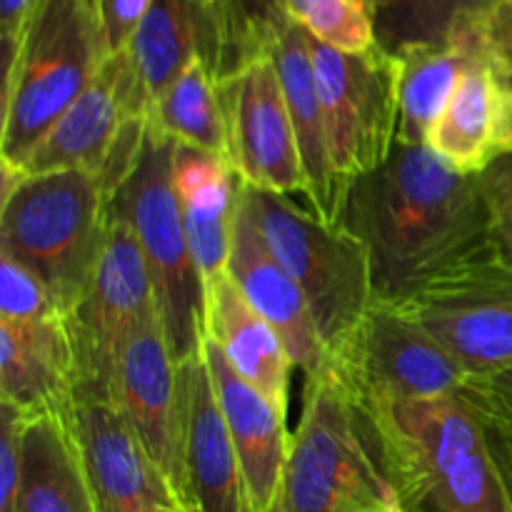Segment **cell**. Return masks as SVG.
<instances>
[{
	"mask_svg": "<svg viewBox=\"0 0 512 512\" xmlns=\"http://www.w3.org/2000/svg\"><path fill=\"white\" fill-rule=\"evenodd\" d=\"M338 225L368 250L380 303L498 258L478 175L453 170L430 145L395 143L380 168L350 185Z\"/></svg>",
	"mask_w": 512,
	"mask_h": 512,
	"instance_id": "obj_1",
	"label": "cell"
},
{
	"mask_svg": "<svg viewBox=\"0 0 512 512\" xmlns=\"http://www.w3.org/2000/svg\"><path fill=\"white\" fill-rule=\"evenodd\" d=\"M408 512H512L483 413L465 395L358 410Z\"/></svg>",
	"mask_w": 512,
	"mask_h": 512,
	"instance_id": "obj_2",
	"label": "cell"
},
{
	"mask_svg": "<svg viewBox=\"0 0 512 512\" xmlns=\"http://www.w3.org/2000/svg\"><path fill=\"white\" fill-rule=\"evenodd\" d=\"M108 58L93 0H40L3 68L0 163L23 170Z\"/></svg>",
	"mask_w": 512,
	"mask_h": 512,
	"instance_id": "obj_3",
	"label": "cell"
},
{
	"mask_svg": "<svg viewBox=\"0 0 512 512\" xmlns=\"http://www.w3.org/2000/svg\"><path fill=\"white\" fill-rule=\"evenodd\" d=\"M0 253L28 268L68 318L85 298L108 235V198L85 170L25 175L0 195Z\"/></svg>",
	"mask_w": 512,
	"mask_h": 512,
	"instance_id": "obj_4",
	"label": "cell"
},
{
	"mask_svg": "<svg viewBox=\"0 0 512 512\" xmlns=\"http://www.w3.org/2000/svg\"><path fill=\"white\" fill-rule=\"evenodd\" d=\"M173 158L175 143L148 120L138 163L108 200V210L128 220L143 248L170 353L183 365L198 358L203 348L205 285L175 195Z\"/></svg>",
	"mask_w": 512,
	"mask_h": 512,
	"instance_id": "obj_5",
	"label": "cell"
},
{
	"mask_svg": "<svg viewBox=\"0 0 512 512\" xmlns=\"http://www.w3.org/2000/svg\"><path fill=\"white\" fill-rule=\"evenodd\" d=\"M393 490L343 385L328 368L305 378L303 415L290 435L275 512L380 508Z\"/></svg>",
	"mask_w": 512,
	"mask_h": 512,
	"instance_id": "obj_6",
	"label": "cell"
},
{
	"mask_svg": "<svg viewBox=\"0 0 512 512\" xmlns=\"http://www.w3.org/2000/svg\"><path fill=\"white\" fill-rule=\"evenodd\" d=\"M240 203L303 290L328 355L375 303L368 250L343 225H328L288 195L240 183Z\"/></svg>",
	"mask_w": 512,
	"mask_h": 512,
	"instance_id": "obj_7",
	"label": "cell"
},
{
	"mask_svg": "<svg viewBox=\"0 0 512 512\" xmlns=\"http://www.w3.org/2000/svg\"><path fill=\"white\" fill-rule=\"evenodd\" d=\"M328 370L358 410L390 400L465 395L470 385V375L423 325L380 300L330 353Z\"/></svg>",
	"mask_w": 512,
	"mask_h": 512,
	"instance_id": "obj_8",
	"label": "cell"
},
{
	"mask_svg": "<svg viewBox=\"0 0 512 512\" xmlns=\"http://www.w3.org/2000/svg\"><path fill=\"white\" fill-rule=\"evenodd\" d=\"M153 310L158 305L143 248L128 220L110 213L108 235L88 293L68 315L78 365V403L115 405L120 358Z\"/></svg>",
	"mask_w": 512,
	"mask_h": 512,
	"instance_id": "obj_9",
	"label": "cell"
},
{
	"mask_svg": "<svg viewBox=\"0 0 512 512\" xmlns=\"http://www.w3.org/2000/svg\"><path fill=\"white\" fill-rule=\"evenodd\" d=\"M330 163L340 195L388 160L398 143V68L383 48L343 53L310 38Z\"/></svg>",
	"mask_w": 512,
	"mask_h": 512,
	"instance_id": "obj_10",
	"label": "cell"
},
{
	"mask_svg": "<svg viewBox=\"0 0 512 512\" xmlns=\"http://www.w3.org/2000/svg\"><path fill=\"white\" fill-rule=\"evenodd\" d=\"M395 305L423 325L470 380L512 368V268L500 258L448 275Z\"/></svg>",
	"mask_w": 512,
	"mask_h": 512,
	"instance_id": "obj_11",
	"label": "cell"
},
{
	"mask_svg": "<svg viewBox=\"0 0 512 512\" xmlns=\"http://www.w3.org/2000/svg\"><path fill=\"white\" fill-rule=\"evenodd\" d=\"M218 98L225 120V158L238 178L268 193L300 195L310 208L308 178L273 58L220 80Z\"/></svg>",
	"mask_w": 512,
	"mask_h": 512,
	"instance_id": "obj_12",
	"label": "cell"
},
{
	"mask_svg": "<svg viewBox=\"0 0 512 512\" xmlns=\"http://www.w3.org/2000/svg\"><path fill=\"white\" fill-rule=\"evenodd\" d=\"M115 408L128 420L180 508L188 512L178 363L170 353L158 310L135 330L120 358Z\"/></svg>",
	"mask_w": 512,
	"mask_h": 512,
	"instance_id": "obj_13",
	"label": "cell"
},
{
	"mask_svg": "<svg viewBox=\"0 0 512 512\" xmlns=\"http://www.w3.org/2000/svg\"><path fill=\"white\" fill-rule=\"evenodd\" d=\"M150 113V98L128 50L110 55L85 93L65 110L25 163V175L85 170L98 178L130 118Z\"/></svg>",
	"mask_w": 512,
	"mask_h": 512,
	"instance_id": "obj_14",
	"label": "cell"
},
{
	"mask_svg": "<svg viewBox=\"0 0 512 512\" xmlns=\"http://www.w3.org/2000/svg\"><path fill=\"white\" fill-rule=\"evenodd\" d=\"M428 145L463 175H480L512 153V70L490 48L458 80Z\"/></svg>",
	"mask_w": 512,
	"mask_h": 512,
	"instance_id": "obj_15",
	"label": "cell"
},
{
	"mask_svg": "<svg viewBox=\"0 0 512 512\" xmlns=\"http://www.w3.org/2000/svg\"><path fill=\"white\" fill-rule=\"evenodd\" d=\"M188 512H253L238 450L203 355L178 365Z\"/></svg>",
	"mask_w": 512,
	"mask_h": 512,
	"instance_id": "obj_16",
	"label": "cell"
},
{
	"mask_svg": "<svg viewBox=\"0 0 512 512\" xmlns=\"http://www.w3.org/2000/svg\"><path fill=\"white\" fill-rule=\"evenodd\" d=\"M228 275L250 305L268 320L288 348L295 368L305 378L323 373L330 363L328 348L315 325L313 310L293 275L278 263L273 250L260 235L248 208L240 203L235 210L233 245H230Z\"/></svg>",
	"mask_w": 512,
	"mask_h": 512,
	"instance_id": "obj_17",
	"label": "cell"
},
{
	"mask_svg": "<svg viewBox=\"0 0 512 512\" xmlns=\"http://www.w3.org/2000/svg\"><path fill=\"white\" fill-rule=\"evenodd\" d=\"M75 345L65 315L38 320L0 318V403L20 413L65 415L78 400Z\"/></svg>",
	"mask_w": 512,
	"mask_h": 512,
	"instance_id": "obj_18",
	"label": "cell"
},
{
	"mask_svg": "<svg viewBox=\"0 0 512 512\" xmlns=\"http://www.w3.org/2000/svg\"><path fill=\"white\" fill-rule=\"evenodd\" d=\"M75 428L100 512H160L180 508L173 490L115 405L78 403ZM183 510V508H180Z\"/></svg>",
	"mask_w": 512,
	"mask_h": 512,
	"instance_id": "obj_19",
	"label": "cell"
},
{
	"mask_svg": "<svg viewBox=\"0 0 512 512\" xmlns=\"http://www.w3.org/2000/svg\"><path fill=\"white\" fill-rule=\"evenodd\" d=\"M200 355L208 365L220 410L238 450L253 512H275L290 448L285 413L240 378L210 338H203Z\"/></svg>",
	"mask_w": 512,
	"mask_h": 512,
	"instance_id": "obj_20",
	"label": "cell"
},
{
	"mask_svg": "<svg viewBox=\"0 0 512 512\" xmlns=\"http://www.w3.org/2000/svg\"><path fill=\"white\" fill-rule=\"evenodd\" d=\"M18 512H100L75 428V410L23 415Z\"/></svg>",
	"mask_w": 512,
	"mask_h": 512,
	"instance_id": "obj_21",
	"label": "cell"
},
{
	"mask_svg": "<svg viewBox=\"0 0 512 512\" xmlns=\"http://www.w3.org/2000/svg\"><path fill=\"white\" fill-rule=\"evenodd\" d=\"M240 183L228 158L175 143V195L205 288L228 273Z\"/></svg>",
	"mask_w": 512,
	"mask_h": 512,
	"instance_id": "obj_22",
	"label": "cell"
},
{
	"mask_svg": "<svg viewBox=\"0 0 512 512\" xmlns=\"http://www.w3.org/2000/svg\"><path fill=\"white\" fill-rule=\"evenodd\" d=\"M205 338L218 345L240 378L288 415L295 363L273 325L245 300L228 273L205 288Z\"/></svg>",
	"mask_w": 512,
	"mask_h": 512,
	"instance_id": "obj_23",
	"label": "cell"
},
{
	"mask_svg": "<svg viewBox=\"0 0 512 512\" xmlns=\"http://www.w3.org/2000/svg\"><path fill=\"white\" fill-rule=\"evenodd\" d=\"M485 10L463 20L448 43L415 45L393 55L398 68V143L428 145L430 128L448 105L458 80L475 55L490 48L485 38Z\"/></svg>",
	"mask_w": 512,
	"mask_h": 512,
	"instance_id": "obj_24",
	"label": "cell"
},
{
	"mask_svg": "<svg viewBox=\"0 0 512 512\" xmlns=\"http://www.w3.org/2000/svg\"><path fill=\"white\" fill-rule=\"evenodd\" d=\"M270 58H273L285 100H288L300 160L308 178L310 210L323 223L338 225L343 195H340L333 163H330L323 105H320L313 53H310V35L300 25L290 23Z\"/></svg>",
	"mask_w": 512,
	"mask_h": 512,
	"instance_id": "obj_25",
	"label": "cell"
},
{
	"mask_svg": "<svg viewBox=\"0 0 512 512\" xmlns=\"http://www.w3.org/2000/svg\"><path fill=\"white\" fill-rule=\"evenodd\" d=\"M200 58L215 83L273 55L293 23L285 0H193Z\"/></svg>",
	"mask_w": 512,
	"mask_h": 512,
	"instance_id": "obj_26",
	"label": "cell"
},
{
	"mask_svg": "<svg viewBox=\"0 0 512 512\" xmlns=\"http://www.w3.org/2000/svg\"><path fill=\"white\" fill-rule=\"evenodd\" d=\"M150 105L200 55L193 0H153L128 45Z\"/></svg>",
	"mask_w": 512,
	"mask_h": 512,
	"instance_id": "obj_27",
	"label": "cell"
},
{
	"mask_svg": "<svg viewBox=\"0 0 512 512\" xmlns=\"http://www.w3.org/2000/svg\"><path fill=\"white\" fill-rule=\"evenodd\" d=\"M150 125L178 145L225 158V120L218 83L203 58H193L183 73L150 105Z\"/></svg>",
	"mask_w": 512,
	"mask_h": 512,
	"instance_id": "obj_28",
	"label": "cell"
},
{
	"mask_svg": "<svg viewBox=\"0 0 512 512\" xmlns=\"http://www.w3.org/2000/svg\"><path fill=\"white\" fill-rule=\"evenodd\" d=\"M375 33L385 53L415 45L448 43L463 20L483 13L493 0H373Z\"/></svg>",
	"mask_w": 512,
	"mask_h": 512,
	"instance_id": "obj_29",
	"label": "cell"
},
{
	"mask_svg": "<svg viewBox=\"0 0 512 512\" xmlns=\"http://www.w3.org/2000/svg\"><path fill=\"white\" fill-rule=\"evenodd\" d=\"M290 20L310 38L343 53L378 48L373 0H285Z\"/></svg>",
	"mask_w": 512,
	"mask_h": 512,
	"instance_id": "obj_30",
	"label": "cell"
},
{
	"mask_svg": "<svg viewBox=\"0 0 512 512\" xmlns=\"http://www.w3.org/2000/svg\"><path fill=\"white\" fill-rule=\"evenodd\" d=\"M63 315L50 290L28 268L0 253V318L38 320Z\"/></svg>",
	"mask_w": 512,
	"mask_h": 512,
	"instance_id": "obj_31",
	"label": "cell"
},
{
	"mask_svg": "<svg viewBox=\"0 0 512 512\" xmlns=\"http://www.w3.org/2000/svg\"><path fill=\"white\" fill-rule=\"evenodd\" d=\"M498 258L512 268V153L478 175Z\"/></svg>",
	"mask_w": 512,
	"mask_h": 512,
	"instance_id": "obj_32",
	"label": "cell"
},
{
	"mask_svg": "<svg viewBox=\"0 0 512 512\" xmlns=\"http://www.w3.org/2000/svg\"><path fill=\"white\" fill-rule=\"evenodd\" d=\"M0 405V512H18L23 413L8 403Z\"/></svg>",
	"mask_w": 512,
	"mask_h": 512,
	"instance_id": "obj_33",
	"label": "cell"
},
{
	"mask_svg": "<svg viewBox=\"0 0 512 512\" xmlns=\"http://www.w3.org/2000/svg\"><path fill=\"white\" fill-rule=\"evenodd\" d=\"M108 55L128 50L153 0H93Z\"/></svg>",
	"mask_w": 512,
	"mask_h": 512,
	"instance_id": "obj_34",
	"label": "cell"
},
{
	"mask_svg": "<svg viewBox=\"0 0 512 512\" xmlns=\"http://www.w3.org/2000/svg\"><path fill=\"white\" fill-rule=\"evenodd\" d=\"M465 398L490 420L512 425V368L470 380Z\"/></svg>",
	"mask_w": 512,
	"mask_h": 512,
	"instance_id": "obj_35",
	"label": "cell"
},
{
	"mask_svg": "<svg viewBox=\"0 0 512 512\" xmlns=\"http://www.w3.org/2000/svg\"><path fill=\"white\" fill-rule=\"evenodd\" d=\"M38 3L40 0H0V58H3V68L13 63Z\"/></svg>",
	"mask_w": 512,
	"mask_h": 512,
	"instance_id": "obj_36",
	"label": "cell"
},
{
	"mask_svg": "<svg viewBox=\"0 0 512 512\" xmlns=\"http://www.w3.org/2000/svg\"><path fill=\"white\" fill-rule=\"evenodd\" d=\"M485 38L495 58L512 70V0H493L485 10Z\"/></svg>",
	"mask_w": 512,
	"mask_h": 512,
	"instance_id": "obj_37",
	"label": "cell"
},
{
	"mask_svg": "<svg viewBox=\"0 0 512 512\" xmlns=\"http://www.w3.org/2000/svg\"><path fill=\"white\" fill-rule=\"evenodd\" d=\"M485 425H488L490 450H493V458L498 463L500 475H503V483L508 488V498L512 505V428L508 423H500V420L490 418H485Z\"/></svg>",
	"mask_w": 512,
	"mask_h": 512,
	"instance_id": "obj_38",
	"label": "cell"
},
{
	"mask_svg": "<svg viewBox=\"0 0 512 512\" xmlns=\"http://www.w3.org/2000/svg\"><path fill=\"white\" fill-rule=\"evenodd\" d=\"M353 512H380V508H360V510H353Z\"/></svg>",
	"mask_w": 512,
	"mask_h": 512,
	"instance_id": "obj_39",
	"label": "cell"
},
{
	"mask_svg": "<svg viewBox=\"0 0 512 512\" xmlns=\"http://www.w3.org/2000/svg\"><path fill=\"white\" fill-rule=\"evenodd\" d=\"M160 512H185V510H180V508H163Z\"/></svg>",
	"mask_w": 512,
	"mask_h": 512,
	"instance_id": "obj_40",
	"label": "cell"
},
{
	"mask_svg": "<svg viewBox=\"0 0 512 512\" xmlns=\"http://www.w3.org/2000/svg\"><path fill=\"white\" fill-rule=\"evenodd\" d=\"M510 428H512V425H510Z\"/></svg>",
	"mask_w": 512,
	"mask_h": 512,
	"instance_id": "obj_41",
	"label": "cell"
}]
</instances>
